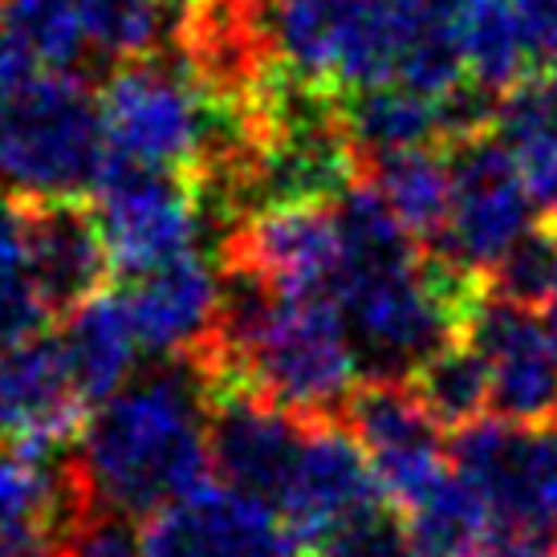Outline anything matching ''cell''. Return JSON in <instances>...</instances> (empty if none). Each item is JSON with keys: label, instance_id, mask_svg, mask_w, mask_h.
Returning a JSON list of instances; mask_svg holds the SVG:
<instances>
[{"label": "cell", "instance_id": "obj_21", "mask_svg": "<svg viewBox=\"0 0 557 557\" xmlns=\"http://www.w3.org/2000/svg\"><path fill=\"white\" fill-rule=\"evenodd\" d=\"M371 163V187L411 233V240H440L451 208V159H444L435 147H419Z\"/></svg>", "mask_w": 557, "mask_h": 557}, {"label": "cell", "instance_id": "obj_15", "mask_svg": "<svg viewBox=\"0 0 557 557\" xmlns=\"http://www.w3.org/2000/svg\"><path fill=\"white\" fill-rule=\"evenodd\" d=\"M383 505H387L383 484L355 435L346 428H334V419H313L294 484L277 509L297 545L306 549L310 542L350 525L367 512H379Z\"/></svg>", "mask_w": 557, "mask_h": 557}, {"label": "cell", "instance_id": "obj_20", "mask_svg": "<svg viewBox=\"0 0 557 557\" xmlns=\"http://www.w3.org/2000/svg\"><path fill=\"white\" fill-rule=\"evenodd\" d=\"M456 41H460L472 90L505 94L521 78H529L525 70L533 62V49L512 0H460Z\"/></svg>", "mask_w": 557, "mask_h": 557}, {"label": "cell", "instance_id": "obj_24", "mask_svg": "<svg viewBox=\"0 0 557 557\" xmlns=\"http://www.w3.org/2000/svg\"><path fill=\"white\" fill-rule=\"evenodd\" d=\"M411 387L419 391V399L428 403V411L444 428H456V432L480 423L484 411H488V371H484L476 350L460 338L451 342V346H444L411 379Z\"/></svg>", "mask_w": 557, "mask_h": 557}, {"label": "cell", "instance_id": "obj_13", "mask_svg": "<svg viewBox=\"0 0 557 557\" xmlns=\"http://www.w3.org/2000/svg\"><path fill=\"white\" fill-rule=\"evenodd\" d=\"M342 264L334 203H277L240 224L233 240V273L289 297H330Z\"/></svg>", "mask_w": 557, "mask_h": 557}, {"label": "cell", "instance_id": "obj_10", "mask_svg": "<svg viewBox=\"0 0 557 557\" xmlns=\"http://www.w3.org/2000/svg\"><path fill=\"white\" fill-rule=\"evenodd\" d=\"M468 342L488 371V411L512 428L557 423V342L537 310L496 294H468L460 318Z\"/></svg>", "mask_w": 557, "mask_h": 557}, {"label": "cell", "instance_id": "obj_5", "mask_svg": "<svg viewBox=\"0 0 557 557\" xmlns=\"http://www.w3.org/2000/svg\"><path fill=\"white\" fill-rule=\"evenodd\" d=\"M114 163L102 102L70 74H41L0 107V191L13 200H78Z\"/></svg>", "mask_w": 557, "mask_h": 557}, {"label": "cell", "instance_id": "obj_33", "mask_svg": "<svg viewBox=\"0 0 557 557\" xmlns=\"http://www.w3.org/2000/svg\"><path fill=\"white\" fill-rule=\"evenodd\" d=\"M542 322H545V330H549V338L557 342V285H554V294H549V301L542 306Z\"/></svg>", "mask_w": 557, "mask_h": 557}, {"label": "cell", "instance_id": "obj_31", "mask_svg": "<svg viewBox=\"0 0 557 557\" xmlns=\"http://www.w3.org/2000/svg\"><path fill=\"white\" fill-rule=\"evenodd\" d=\"M37 70H41V65H37V58H33L29 49L0 29V107L13 102L16 94L29 90L33 82L41 78Z\"/></svg>", "mask_w": 557, "mask_h": 557}, {"label": "cell", "instance_id": "obj_16", "mask_svg": "<svg viewBox=\"0 0 557 557\" xmlns=\"http://www.w3.org/2000/svg\"><path fill=\"white\" fill-rule=\"evenodd\" d=\"M224 289L228 281H220L216 269L191 252L131 281L123 306L143 350L175 362L200 358L212 346L224 313Z\"/></svg>", "mask_w": 557, "mask_h": 557}, {"label": "cell", "instance_id": "obj_12", "mask_svg": "<svg viewBox=\"0 0 557 557\" xmlns=\"http://www.w3.org/2000/svg\"><path fill=\"white\" fill-rule=\"evenodd\" d=\"M310 428L313 419L289 416L240 391L212 387V468L228 488L261 500L273 512L294 484Z\"/></svg>", "mask_w": 557, "mask_h": 557}, {"label": "cell", "instance_id": "obj_23", "mask_svg": "<svg viewBox=\"0 0 557 557\" xmlns=\"http://www.w3.org/2000/svg\"><path fill=\"white\" fill-rule=\"evenodd\" d=\"M403 529H407L411 557H480L484 545L500 533L484 500L456 472L432 500L407 512Z\"/></svg>", "mask_w": 557, "mask_h": 557}, {"label": "cell", "instance_id": "obj_26", "mask_svg": "<svg viewBox=\"0 0 557 557\" xmlns=\"http://www.w3.org/2000/svg\"><path fill=\"white\" fill-rule=\"evenodd\" d=\"M86 46L110 62H139L168 33V0H82Z\"/></svg>", "mask_w": 557, "mask_h": 557}, {"label": "cell", "instance_id": "obj_35", "mask_svg": "<svg viewBox=\"0 0 557 557\" xmlns=\"http://www.w3.org/2000/svg\"><path fill=\"white\" fill-rule=\"evenodd\" d=\"M175 4H184V0H175Z\"/></svg>", "mask_w": 557, "mask_h": 557}, {"label": "cell", "instance_id": "obj_17", "mask_svg": "<svg viewBox=\"0 0 557 557\" xmlns=\"http://www.w3.org/2000/svg\"><path fill=\"white\" fill-rule=\"evenodd\" d=\"M33 252L41 294L53 313H74L98 297L107 273L114 269L94 212L74 200L33 203Z\"/></svg>", "mask_w": 557, "mask_h": 557}, {"label": "cell", "instance_id": "obj_19", "mask_svg": "<svg viewBox=\"0 0 557 557\" xmlns=\"http://www.w3.org/2000/svg\"><path fill=\"white\" fill-rule=\"evenodd\" d=\"M58 342H62L65 367L74 374L82 399L94 407H102L110 395H119L135 379V355L143 346L126 318L123 297L98 294L74 313H65V330Z\"/></svg>", "mask_w": 557, "mask_h": 557}, {"label": "cell", "instance_id": "obj_3", "mask_svg": "<svg viewBox=\"0 0 557 557\" xmlns=\"http://www.w3.org/2000/svg\"><path fill=\"white\" fill-rule=\"evenodd\" d=\"M212 468V383L196 358L143 371L110 395L78 440L70 472L94 509L156 517L203 488Z\"/></svg>", "mask_w": 557, "mask_h": 557}, {"label": "cell", "instance_id": "obj_8", "mask_svg": "<svg viewBox=\"0 0 557 557\" xmlns=\"http://www.w3.org/2000/svg\"><path fill=\"white\" fill-rule=\"evenodd\" d=\"M94 220L110 264L131 277L191 257L203 233L200 196L184 171L143 168L126 159H114L94 187Z\"/></svg>", "mask_w": 557, "mask_h": 557}, {"label": "cell", "instance_id": "obj_25", "mask_svg": "<svg viewBox=\"0 0 557 557\" xmlns=\"http://www.w3.org/2000/svg\"><path fill=\"white\" fill-rule=\"evenodd\" d=\"M0 29L29 49L37 65L65 74L86 53L82 0H0Z\"/></svg>", "mask_w": 557, "mask_h": 557}, {"label": "cell", "instance_id": "obj_29", "mask_svg": "<svg viewBox=\"0 0 557 557\" xmlns=\"http://www.w3.org/2000/svg\"><path fill=\"white\" fill-rule=\"evenodd\" d=\"M62 557H147L143 533L131 529V517L107 509H86L58 542Z\"/></svg>", "mask_w": 557, "mask_h": 557}, {"label": "cell", "instance_id": "obj_34", "mask_svg": "<svg viewBox=\"0 0 557 557\" xmlns=\"http://www.w3.org/2000/svg\"><path fill=\"white\" fill-rule=\"evenodd\" d=\"M233 4H240V9H257V4H273V0H233Z\"/></svg>", "mask_w": 557, "mask_h": 557}, {"label": "cell", "instance_id": "obj_28", "mask_svg": "<svg viewBox=\"0 0 557 557\" xmlns=\"http://www.w3.org/2000/svg\"><path fill=\"white\" fill-rule=\"evenodd\" d=\"M403 549H407V529L391 521L387 509H379L310 542L301 557H403Z\"/></svg>", "mask_w": 557, "mask_h": 557}, {"label": "cell", "instance_id": "obj_22", "mask_svg": "<svg viewBox=\"0 0 557 557\" xmlns=\"http://www.w3.org/2000/svg\"><path fill=\"white\" fill-rule=\"evenodd\" d=\"M49 313L33 252V208L0 196V346L41 338Z\"/></svg>", "mask_w": 557, "mask_h": 557}, {"label": "cell", "instance_id": "obj_27", "mask_svg": "<svg viewBox=\"0 0 557 557\" xmlns=\"http://www.w3.org/2000/svg\"><path fill=\"white\" fill-rule=\"evenodd\" d=\"M557 285V233L542 224L537 233L521 240L488 277V294L505 297L512 306L542 310Z\"/></svg>", "mask_w": 557, "mask_h": 557}, {"label": "cell", "instance_id": "obj_2", "mask_svg": "<svg viewBox=\"0 0 557 557\" xmlns=\"http://www.w3.org/2000/svg\"><path fill=\"white\" fill-rule=\"evenodd\" d=\"M460 0H273L264 41L310 90L407 86L428 98L460 94L468 70L456 41Z\"/></svg>", "mask_w": 557, "mask_h": 557}, {"label": "cell", "instance_id": "obj_11", "mask_svg": "<svg viewBox=\"0 0 557 557\" xmlns=\"http://www.w3.org/2000/svg\"><path fill=\"white\" fill-rule=\"evenodd\" d=\"M147 557H301L277 512L228 484H203L143 529Z\"/></svg>", "mask_w": 557, "mask_h": 557}, {"label": "cell", "instance_id": "obj_18", "mask_svg": "<svg viewBox=\"0 0 557 557\" xmlns=\"http://www.w3.org/2000/svg\"><path fill=\"white\" fill-rule=\"evenodd\" d=\"M451 98H428V94L407 90V86L358 90L350 98V107L342 110V126H346L358 156L367 159L419 151V147L456 139Z\"/></svg>", "mask_w": 557, "mask_h": 557}, {"label": "cell", "instance_id": "obj_14", "mask_svg": "<svg viewBox=\"0 0 557 557\" xmlns=\"http://www.w3.org/2000/svg\"><path fill=\"white\" fill-rule=\"evenodd\" d=\"M86 407L58 338L0 346V448L46 460L82 432Z\"/></svg>", "mask_w": 557, "mask_h": 557}, {"label": "cell", "instance_id": "obj_6", "mask_svg": "<svg viewBox=\"0 0 557 557\" xmlns=\"http://www.w3.org/2000/svg\"><path fill=\"white\" fill-rule=\"evenodd\" d=\"M114 159L184 171L216 151V107L187 62L119 65L98 94Z\"/></svg>", "mask_w": 557, "mask_h": 557}, {"label": "cell", "instance_id": "obj_32", "mask_svg": "<svg viewBox=\"0 0 557 557\" xmlns=\"http://www.w3.org/2000/svg\"><path fill=\"white\" fill-rule=\"evenodd\" d=\"M4 557H62V554H53V542H29V545H16L13 554H4Z\"/></svg>", "mask_w": 557, "mask_h": 557}, {"label": "cell", "instance_id": "obj_1", "mask_svg": "<svg viewBox=\"0 0 557 557\" xmlns=\"http://www.w3.org/2000/svg\"><path fill=\"white\" fill-rule=\"evenodd\" d=\"M342 264L330 285L371 379L411 383L444 346L460 338L468 294L456 273L419 261V240L403 228L371 184L346 187L334 200Z\"/></svg>", "mask_w": 557, "mask_h": 557}, {"label": "cell", "instance_id": "obj_30", "mask_svg": "<svg viewBox=\"0 0 557 557\" xmlns=\"http://www.w3.org/2000/svg\"><path fill=\"white\" fill-rule=\"evenodd\" d=\"M521 16L533 58L545 65H557V0H512Z\"/></svg>", "mask_w": 557, "mask_h": 557}, {"label": "cell", "instance_id": "obj_9", "mask_svg": "<svg viewBox=\"0 0 557 557\" xmlns=\"http://www.w3.org/2000/svg\"><path fill=\"white\" fill-rule=\"evenodd\" d=\"M346 432L367 451L383 496L416 512L451 480V448L444 423L428 411L419 391L403 379H371L342 407Z\"/></svg>", "mask_w": 557, "mask_h": 557}, {"label": "cell", "instance_id": "obj_7", "mask_svg": "<svg viewBox=\"0 0 557 557\" xmlns=\"http://www.w3.org/2000/svg\"><path fill=\"white\" fill-rule=\"evenodd\" d=\"M521 163L496 135H472L451 151V208L435 240L440 261L456 277H493L512 248L542 228Z\"/></svg>", "mask_w": 557, "mask_h": 557}, {"label": "cell", "instance_id": "obj_4", "mask_svg": "<svg viewBox=\"0 0 557 557\" xmlns=\"http://www.w3.org/2000/svg\"><path fill=\"white\" fill-rule=\"evenodd\" d=\"M200 371L216 391H240L301 419H330L358 391L350 330L330 297H289L233 273Z\"/></svg>", "mask_w": 557, "mask_h": 557}]
</instances>
